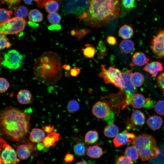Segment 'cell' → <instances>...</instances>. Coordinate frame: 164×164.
Segmentation results:
<instances>
[{
	"label": "cell",
	"instance_id": "6da1fadb",
	"mask_svg": "<svg viewBox=\"0 0 164 164\" xmlns=\"http://www.w3.org/2000/svg\"><path fill=\"white\" fill-rule=\"evenodd\" d=\"M31 118L28 114L17 108H5L0 112L1 133L10 140L19 141L28 133Z\"/></svg>",
	"mask_w": 164,
	"mask_h": 164
},
{
	"label": "cell",
	"instance_id": "7a4b0ae2",
	"mask_svg": "<svg viewBox=\"0 0 164 164\" xmlns=\"http://www.w3.org/2000/svg\"><path fill=\"white\" fill-rule=\"evenodd\" d=\"M120 11L119 0H91L87 11L79 18L88 26L101 27L118 18Z\"/></svg>",
	"mask_w": 164,
	"mask_h": 164
},
{
	"label": "cell",
	"instance_id": "3957f363",
	"mask_svg": "<svg viewBox=\"0 0 164 164\" xmlns=\"http://www.w3.org/2000/svg\"><path fill=\"white\" fill-rule=\"evenodd\" d=\"M61 61L57 53L48 51L36 60L33 67L34 74L39 82L47 85L53 84L62 76Z\"/></svg>",
	"mask_w": 164,
	"mask_h": 164
},
{
	"label": "cell",
	"instance_id": "277c9868",
	"mask_svg": "<svg viewBox=\"0 0 164 164\" xmlns=\"http://www.w3.org/2000/svg\"><path fill=\"white\" fill-rule=\"evenodd\" d=\"M131 143L137 149L139 156L143 161L154 158L160 154L155 140L151 135L146 134L139 135Z\"/></svg>",
	"mask_w": 164,
	"mask_h": 164
},
{
	"label": "cell",
	"instance_id": "5b68a950",
	"mask_svg": "<svg viewBox=\"0 0 164 164\" xmlns=\"http://www.w3.org/2000/svg\"><path fill=\"white\" fill-rule=\"evenodd\" d=\"M91 0H63L62 9L65 14H74L80 17L88 10Z\"/></svg>",
	"mask_w": 164,
	"mask_h": 164
},
{
	"label": "cell",
	"instance_id": "8992f818",
	"mask_svg": "<svg viewBox=\"0 0 164 164\" xmlns=\"http://www.w3.org/2000/svg\"><path fill=\"white\" fill-rule=\"evenodd\" d=\"M99 76L105 83L112 84L122 89L124 88L122 72L117 68L110 66L107 69L103 65H101Z\"/></svg>",
	"mask_w": 164,
	"mask_h": 164
},
{
	"label": "cell",
	"instance_id": "52a82bcc",
	"mask_svg": "<svg viewBox=\"0 0 164 164\" xmlns=\"http://www.w3.org/2000/svg\"><path fill=\"white\" fill-rule=\"evenodd\" d=\"M27 23L24 19L16 17L10 19L0 25V34L17 35L24 29Z\"/></svg>",
	"mask_w": 164,
	"mask_h": 164
},
{
	"label": "cell",
	"instance_id": "ba28073f",
	"mask_svg": "<svg viewBox=\"0 0 164 164\" xmlns=\"http://www.w3.org/2000/svg\"><path fill=\"white\" fill-rule=\"evenodd\" d=\"M0 164H18L20 160L16 152L0 137Z\"/></svg>",
	"mask_w": 164,
	"mask_h": 164
},
{
	"label": "cell",
	"instance_id": "9c48e42d",
	"mask_svg": "<svg viewBox=\"0 0 164 164\" xmlns=\"http://www.w3.org/2000/svg\"><path fill=\"white\" fill-rule=\"evenodd\" d=\"M133 74L132 70L125 69L122 72L124 88L123 89L126 94V102L122 108H125L126 106L129 105L133 95L136 92V88L133 84L131 77Z\"/></svg>",
	"mask_w": 164,
	"mask_h": 164
},
{
	"label": "cell",
	"instance_id": "30bf717a",
	"mask_svg": "<svg viewBox=\"0 0 164 164\" xmlns=\"http://www.w3.org/2000/svg\"><path fill=\"white\" fill-rule=\"evenodd\" d=\"M23 60L22 54L15 50H11L4 54L2 63L4 67L9 69L16 70L21 66Z\"/></svg>",
	"mask_w": 164,
	"mask_h": 164
},
{
	"label": "cell",
	"instance_id": "8fae6325",
	"mask_svg": "<svg viewBox=\"0 0 164 164\" xmlns=\"http://www.w3.org/2000/svg\"><path fill=\"white\" fill-rule=\"evenodd\" d=\"M150 47L156 58H164V30L160 31L154 37Z\"/></svg>",
	"mask_w": 164,
	"mask_h": 164
},
{
	"label": "cell",
	"instance_id": "7c38bea8",
	"mask_svg": "<svg viewBox=\"0 0 164 164\" xmlns=\"http://www.w3.org/2000/svg\"><path fill=\"white\" fill-rule=\"evenodd\" d=\"M109 105L106 102L99 101L93 106L92 112L97 118L100 119H105L110 114L111 111Z\"/></svg>",
	"mask_w": 164,
	"mask_h": 164
},
{
	"label": "cell",
	"instance_id": "4fadbf2b",
	"mask_svg": "<svg viewBox=\"0 0 164 164\" xmlns=\"http://www.w3.org/2000/svg\"><path fill=\"white\" fill-rule=\"evenodd\" d=\"M135 137L134 134L128 132L126 130L119 133L115 137L113 140V142L116 147H119L131 142Z\"/></svg>",
	"mask_w": 164,
	"mask_h": 164
},
{
	"label": "cell",
	"instance_id": "5bb4252c",
	"mask_svg": "<svg viewBox=\"0 0 164 164\" xmlns=\"http://www.w3.org/2000/svg\"><path fill=\"white\" fill-rule=\"evenodd\" d=\"M35 147L34 145L31 143L19 145L16 149L18 158L22 160L28 159L31 155V152L35 151Z\"/></svg>",
	"mask_w": 164,
	"mask_h": 164
},
{
	"label": "cell",
	"instance_id": "9a60e30c",
	"mask_svg": "<svg viewBox=\"0 0 164 164\" xmlns=\"http://www.w3.org/2000/svg\"><path fill=\"white\" fill-rule=\"evenodd\" d=\"M149 58L142 52H137L133 55L129 65L133 67L135 66H142L148 64Z\"/></svg>",
	"mask_w": 164,
	"mask_h": 164
},
{
	"label": "cell",
	"instance_id": "2e32d148",
	"mask_svg": "<svg viewBox=\"0 0 164 164\" xmlns=\"http://www.w3.org/2000/svg\"><path fill=\"white\" fill-rule=\"evenodd\" d=\"M162 63L158 61H152L146 65L143 68L153 77H155L160 72L163 70Z\"/></svg>",
	"mask_w": 164,
	"mask_h": 164
},
{
	"label": "cell",
	"instance_id": "e0dca14e",
	"mask_svg": "<svg viewBox=\"0 0 164 164\" xmlns=\"http://www.w3.org/2000/svg\"><path fill=\"white\" fill-rule=\"evenodd\" d=\"M16 97L19 104H26L31 101L32 95L29 90L26 89H21L18 92Z\"/></svg>",
	"mask_w": 164,
	"mask_h": 164
},
{
	"label": "cell",
	"instance_id": "ac0fdd59",
	"mask_svg": "<svg viewBox=\"0 0 164 164\" xmlns=\"http://www.w3.org/2000/svg\"><path fill=\"white\" fill-rule=\"evenodd\" d=\"M45 138V132L38 128H34L31 131L29 135V139L31 142L34 143L43 142Z\"/></svg>",
	"mask_w": 164,
	"mask_h": 164
},
{
	"label": "cell",
	"instance_id": "d6986e66",
	"mask_svg": "<svg viewBox=\"0 0 164 164\" xmlns=\"http://www.w3.org/2000/svg\"><path fill=\"white\" fill-rule=\"evenodd\" d=\"M87 155L93 159H97L101 157L104 154L102 149L98 144L89 146L86 151Z\"/></svg>",
	"mask_w": 164,
	"mask_h": 164
},
{
	"label": "cell",
	"instance_id": "ffe728a7",
	"mask_svg": "<svg viewBox=\"0 0 164 164\" xmlns=\"http://www.w3.org/2000/svg\"><path fill=\"white\" fill-rule=\"evenodd\" d=\"M162 118L157 115L151 116L147 120L148 126L153 130L159 129L162 126Z\"/></svg>",
	"mask_w": 164,
	"mask_h": 164
},
{
	"label": "cell",
	"instance_id": "44dd1931",
	"mask_svg": "<svg viewBox=\"0 0 164 164\" xmlns=\"http://www.w3.org/2000/svg\"><path fill=\"white\" fill-rule=\"evenodd\" d=\"M60 135L56 132H53L45 137L43 142L44 147L47 148L56 145V142L60 139Z\"/></svg>",
	"mask_w": 164,
	"mask_h": 164
},
{
	"label": "cell",
	"instance_id": "7402d4cb",
	"mask_svg": "<svg viewBox=\"0 0 164 164\" xmlns=\"http://www.w3.org/2000/svg\"><path fill=\"white\" fill-rule=\"evenodd\" d=\"M131 119L134 125L141 127L144 124L145 117L142 112L139 110H135L132 113Z\"/></svg>",
	"mask_w": 164,
	"mask_h": 164
},
{
	"label": "cell",
	"instance_id": "603a6c76",
	"mask_svg": "<svg viewBox=\"0 0 164 164\" xmlns=\"http://www.w3.org/2000/svg\"><path fill=\"white\" fill-rule=\"evenodd\" d=\"M145 98L141 94H135L132 98L131 104L135 108H140L144 107L145 102Z\"/></svg>",
	"mask_w": 164,
	"mask_h": 164
},
{
	"label": "cell",
	"instance_id": "cb8c5ba5",
	"mask_svg": "<svg viewBox=\"0 0 164 164\" xmlns=\"http://www.w3.org/2000/svg\"><path fill=\"white\" fill-rule=\"evenodd\" d=\"M120 49L125 54L132 53L135 48V44L130 39H124L121 41L119 45Z\"/></svg>",
	"mask_w": 164,
	"mask_h": 164
},
{
	"label": "cell",
	"instance_id": "d4e9b609",
	"mask_svg": "<svg viewBox=\"0 0 164 164\" xmlns=\"http://www.w3.org/2000/svg\"><path fill=\"white\" fill-rule=\"evenodd\" d=\"M119 133L118 127L114 123L107 125L104 130V135L109 138H115L119 134Z\"/></svg>",
	"mask_w": 164,
	"mask_h": 164
},
{
	"label": "cell",
	"instance_id": "484cf974",
	"mask_svg": "<svg viewBox=\"0 0 164 164\" xmlns=\"http://www.w3.org/2000/svg\"><path fill=\"white\" fill-rule=\"evenodd\" d=\"M119 36L124 39L131 38L134 34L132 28L130 26L125 25L121 26L118 31Z\"/></svg>",
	"mask_w": 164,
	"mask_h": 164
},
{
	"label": "cell",
	"instance_id": "4316f807",
	"mask_svg": "<svg viewBox=\"0 0 164 164\" xmlns=\"http://www.w3.org/2000/svg\"><path fill=\"white\" fill-rule=\"evenodd\" d=\"M125 154L127 158L132 161L137 160L139 156L137 149L134 146L127 147L125 150Z\"/></svg>",
	"mask_w": 164,
	"mask_h": 164
},
{
	"label": "cell",
	"instance_id": "83f0119b",
	"mask_svg": "<svg viewBox=\"0 0 164 164\" xmlns=\"http://www.w3.org/2000/svg\"><path fill=\"white\" fill-rule=\"evenodd\" d=\"M28 18L32 22H41L43 20V15L39 10L34 9L31 10L28 14Z\"/></svg>",
	"mask_w": 164,
	"mask_h": 164
},
{
	"label": "cell",
	"instance_id": "f1b7e54d",
	"mask_svg": "<svg viewBox=\"0 0 164 164\" xmlns=\"http://www.w3.org/2000/svg\"><path fill=\"white\" fill-rule=\"evenodd\" d=\"M131 80L135 87H139L143 84L145 79L142 73L139 72H135L133 73Z\"/></svg>",
	"mask_w": 164,
	"mask_h": 164
},
{
	"label": "cell",
	"instance_id": "f546056e",
	"mask_svg": "<svg viewBox=\"0 0 164 164\" xmlns=\"http://www.w3.org/2000/svg\"><path fill=\"white\" fill-rule=\"evenodd\" d=\"M98 132L95 130H90L85 134L84 137L85 141L88 143L92 144L95 143L98 140Z\"/></svg>",
	"mask_w": 164,
	"mask_h": 164
},
{
	"label": "cell",
	"instance_id": "4dcf8cb0",
	"mask_svg": "<svg viewBox=\"0 0 164 164\" xmlns=\"http://www.w3.org/2000/svg\"><path fill=\"white\" fill-rule=\"evenodd\" d=\"M44 6L46 11L50 13L56 12L58 10L59 7V4L56 0L48 1Z\"/></svg>",
	"mask_w": 164,
	"mask_h": 164
},
{
	"label": "cell",
	"instance_id": "1f68e13d",
	"mask_svg": "<svg viewBox=\"0 0 164 164\" xmlns=\"http://www.w3.org/2000/svg\"><path fill=\"white\" fill-rule=\"evenodd\" d=\"M28 9L26 7L23 5H21L15 9L14 15L15 17L23 19L28 16Z\"/></svg>",
	"mask_w": 164,
	"mask_h": 164
},
{
	"label": "cell",
	"instance_id": "d6a6232c",
	"mask_svg": "<svg viewBox=\"0 0 164 164\" xmlns=\"http://www.w3.org/2000/svg\"><path fill=\"white\" fill-rule=\"evenodd\" d=\"M83 53L85 57L88 58H93L95 53L94 47L89 44L85 45V47L82 49Z\"/></svg>",
	"mask_w": 164,
	"mask_h": 164
},
{
	"label": "cell",
	"instance_id": "836d02e7",
	"mask_svg": "<svg viewBox=\"0 0 164 164\" xmlns=\"http://www.w3.org/2000/svg\"><path fill=\"white\" fill-rule=\"evenodd\" d=\"M73 151L76 155L81 156L85 155L87 150L84 144L82 143L79 142L74 146Z\"/></svg>",
	"mask_w": 164,
	"mask_h": 164
},
{
	"label": "cell",
	"instance_id": "e575fe53",
	"mask_svg": "<svg viewBox=\"0 0 164 164\" xmlns=\"http://www.w3.org/2000/svg\"><path fill=\"white\" fill-rule=\"evenodd\" d=\"M48 21L53 25H58L60 23L61 17L60 15L56 12L50 13L47 16Z\"/></svg>",
	"mask_w": 164,
	"mask_h": 164
},
{
	"label": "cell",
	"instance_id": "d590c367",
	"mask_svg": "<svg viewBox=\"0 0 164 164\" xmlns=\"http://www.w3.org/2000/svg\"><path fill=\"white\" fill-rule=\"evenodd\" d=\"M80 109V105L78 102L75 100L69 101L67 107V109L70 113H74Z\"/></svg>",
	"mask_w": 164,
	"mask_h": 164
},
{
	"label": "cell",
	"instance_id": "8d00e7d4",
	"mask_svg": "<svg viewBox=\"0 0 164 164\" xmlns=\"http://www.w3.org/2000/svg\"><path fill=\"white\" fill-rule=\"evenodd\" d=\"M121 5L125 11H130L135 6V0H121Z\"/></svg>",
	"mask_w": 164,
	"mask_h": 164
},
{
	"label": "cell",
	"instance_id": "74e56055",
	"mask_svg": "<svg viewBox=\"0 0 164 164\" xmlns=\"http://www.w3.org/2000/svg\"><path fill=\"white\" fill-rule=\"evenodd\" d=\"M12 13V12L11 11L1 8L0 10V24L4 23L9 19Z\"/></svg>",
	"mask_w": 164,
	"mask_h": 164
},
{
	"label": "cell",
	"instance_id": "f35d334b",
	"mask_svg": "<svg viewBox=\"0 0 164 164\" xmlns=\"http://www.w3.org/2000/svg\"><path fill=\"white\" fill-rule=\"evenodd\" d=\"M154 109L157 114L161 115H164V100L157 101L155 105Z\"/></svg>",
	"mask_w": 164,
	"mask_h": 164
},
{
	"label": "cell",
	"instance_id": "ab89813d",
	"mask_svg": "<svg viewBox=\"0 0 164 164\" xmlns=\"http://www.w3.org/2000/svg\"><path fill=\"white\" fill-rule=\"evenodd\" d=\"M10 87V84L5 78L1 77L0 78V93H3L6 92Z\"/></svg>",
	"mask_w": 164,
	"mask_h": 164
},
{
	"label": "cell",
	"instance_id": "60d3db41",
	"mask_svg": "<svg viewBox=\"0 0 164 164\" xmlns=\"http://www.w3.org/2000/svg\"><path fill=\"white\" fill-rule=\"evenodd\" d=\"M75 32V35L77 39H80L87 33L90 32V30L86 29L77 28L74 29Z\"/></svg>",
	"mask_w": 164,
	"mask_h": 164
},
{
	"label": "cell",
	"instance_id": "b9f144b4",
	"mask_svg": "<svg viewBox=\"0 0 164 164\" xmlns=\"http://www.w3.org/2000/svg\"><path fill=\"white\" fill-rule=\"evenodd\" d=\"M157 80L158 85L162 91L164 97V71L158 76Z\"/></svg>",
	"mask_w": 164,
	"mask_h": 164
},
{
	"label": "cell",
	"instance_id": "7bdbcfd3",
	"mask_svg": "<svg viewBox=\"0 0 164 164\" xmlns=\"http://www.w3.org/2000/svg\"><path fill=\"white\" fill-rule=\"evenodd\" d=\"M2 3L5 4L9 7L13 8L17 6L20 0H0Z\"/></svg>",
	"mask_w": 164,
	"mask_h": 164
},
{
	"label": "cell",
	"instance_id": "ee69618b",
	"mask_svg": "<svg viewBox=\"0 0 164 164\" xmlns=\"http://www.w3.org/2000/svg\"><path fill=\"white\" fill-rule=\"evenodd\" d=\"M0 49L1 50L6 48L9 39L5 35L0 34Z\"/></svg>",
	"mask_w": 164,
	"mask_h": 164
},
{
	"label": "cell",
	"instance_id": "f6af8a7d",
	"mask_svg": "<svg viewBox=\"0 0 164 164\" xmlns=\"http://www.w3.org/2000/svg\"><path fill=\"white\" fill-rule=\"evenodd\" d=\"M132 161L126 156L122 155L119 157L116 164H132Z\"/></svg>",
	"mask_w": 164,
	"mask_h": 164
},
{
	"label": "cell",
	"instance_id": "bcb514c9",
	"mask_svg": "<svg viewBox=\"0 0 164 164\" xmlns=\"http://www.w3.org/2000/svg\"><path fill=\"white\" fill-rule=\"evenodd\" d=\"M104 44V43L102 40H101L99 43L98 48L100 50V57L103 56L106 53V49Z\"/></svg>",
	"mask_w": 164,
	"mask_h": 164
},
{
	"label": "cell",
	"instance_id": "7dc6e473",
	"mask_svg": "<svg viewBox=\"0 0 164 164\" xmlns=\"http://www.w3.org/2000/svg\"><path fill=\"white\" fill-rule=\"evenodd\" d=\"M107 41L110 45H114L117 43V39L112 36H109L107 38Z\"/></svg>",
	"mask_w": 164,
	"mask_h": 164
},
{
	"label": "cell",
	"instance_id": "c3c4849f",
	"mask_svg": "<svg viewBox=\"0 0 164 164\" xmlns=\"http://www.w3.org/2000/svg\"><path fill=\"white\" fill-rule=\"evenodd\" d=\"M70 75L73 77L77 76L80 72V69L75 67L70 70Z\"/></svg>",
	"mask_w": 164,
	"mask_h": 164
},
{
	"label": "cell",
	"instance_id": "681fc988",
	"mask_svg": "<svg viewBox=\"0 0 164 164\" xmlns=\"http://www.w3.org/2000/svg\"><path fill=\"white\" fill-rule=\"evenodd\" d=\"M43 129L45 132L51 133L53 132L54 129V126H51L50 124L49 125L43 126L42 125Z\"/></svg>",
	"mask_w": 164,
	"mask_h": 164
},
{
	"label": "cell",
	"instance_id": "f907efd6",
	"mask_svg": "<svg viewBox=\"0 0 164 164\" xmlns=\"http://www.w3.org/2000/svg\"><path fill=\"white\" fill-rule=\"evenodd\" d=\"M155 158L156 159L153 160L149 164H164V159L160 157Z\"/></svg>",
	"mask_w": 164,
	"mask_h": 164
},
{
	"label": "cell",
	"instance_id": "816d5d0a",
	"mask_svg": "<svg viewBox=\"0 0 164 164\" xmlns=\"http://www.w3.org/2000/svg\"><path fill=\"white\" fill-rule=\"evenodd\" d=\"M114 118V114L113 112L111 111L110 114L106 118L105 120H106L109 124H112L113 120Z\"/></svg>",
	"mask_w": 164,
	"mask_h": 164
},
{
	"label": "cell",
	"instance_id": "f5cc1de1",
	"mask_svg": "<svg viewBox=\"0 0 164 164\" xmlns=\"http://www.w3.org/2000/svg\"><path fill=\"white\" fill-rule=\"evenodd\" d=\"M74 159L73 155L71 154L68 153L66 155L64 158L65 161L67 162H71Z\"/></svg>",
	"mask_w": 164,
	"mask_h": 164
},
{
	"label": "cell",
	"instance_id": "db71d44e",
	"mask_svg": "<svg viewBox=\"0 0 164 164\" xmlns=\"http://www.w3.org/2000/svg\"><path fill=\"white\" fill-rule=\"evenodd\" d=\"M153 104V101L151 100L150 98H147L145 100V102L144 107V108H149Z\"/></svg>",
	"mask_w": 164,
	"mask_h": 164
},
{
	"label": "cell",
	"instance_id": "11a10c76",
	"mask_svg": "<svg viewBox=\"0 0 164 164\" xmlns=\"http://www.w3.org/2000/svg\"><path fill=\"white\" fill-rule=\"evenodd\" d=\"M49 29H60V25H54L51 26L49 27Z\"/></svg>",
	"mask_w": 164,
	"mask_h": 164
},
{
	"label": "cell",
	"instance_id": "9f6ffc18",
	"mask_svg": "<svg viewBox=\"0 0 164 164\" xmlns=\"http://www.w3.org/2000/svg\"><path fill=\"white\" fill-rule=\"evenodd\" d=\"M44 147H45L43 143H39L37 145V148L39 150H43Z\"/></svg>",
	"mask_w": 164,
	"mask_h": 164
},
{
	"label": "cell",
	"instance_id": "6f0895ef",
	"mask_svg": "<svg viewBox=\"0 0 164 164\" xmlns=\"http://www.w3.org/2000/svg\"><path fill=\"white\" fill-rule=\"evenodd\" d=\"M62 68L67 71H69L71 70L70 66L69 65L67 64H64Z\"/></svg>",
	"mask_w": 164,
	"mask_h": 164
},
{
	"label": "cell",
	"instance_id": "680465c9",
	"mask_svg": "<svg viewBox=\"0 0 164 164\" xmlns=\"http://www.w3.org/2000/svg\"><path fill=\"white\" fill-rule=\"evenodd\" d=\"M25 4L27 5L31 4L34 0H23Z\"/></svg>",
	"mask_w": 164,
	"mask_h": 164
},
{
	"label": "cell",
	"instance_id": "91938a15",
	"mask_svg": "<svg viewBox=\"0 0 164 164\" xmlns=\"http://www.w3.org/2000/svg\"><path fill=\"white\" fill-rule=\"evenodd\" d=\"M76 164H88L86 162L84 161H80L77 162Z\"/></svg>",
	"mask_w": 164,
	"mask_h": 164
}]
</instances>
